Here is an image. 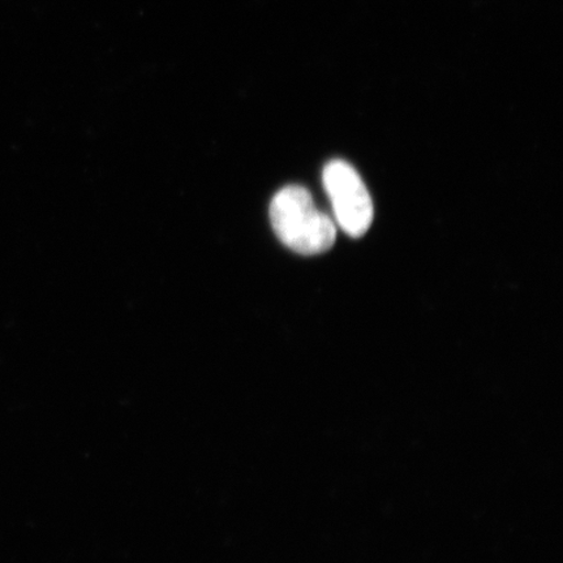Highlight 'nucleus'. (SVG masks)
<instances>
[{
  "mask_svg": "<svg viewBox=\"0 0 563 563\" xmlns=\"http://www.w3.org/2000/svg\"><path fill=\"white\" fill-rule=\"evenodd\" d=\"M274 232L287 249L305 256L321 255L335 243V224L322 213L306 188L288 186L274 196L271 206Z\"/></svg>",
  "mask_w": 563,
  "mask_h": 563,
  "instance_id": "nucleus-1",
  "label": "nucleus"
},
{
  "mask_svg": "<svg viewBox=\"0 0 563 563\" xmlns=\"http://www.w3.org/2000/svg\"><path fill=\"white\" fill-rule=\"evenodd\" d=\"M338 224L351 238H362L373 221V203L367 187L354 167L342 159L329 162L323 170Z\"/></svg>",
  "mask_w": 563,
  "mask_h": 563,
  "instance_id": "nucleus-2",
  "label": "nucleus"
}]
</instances>
